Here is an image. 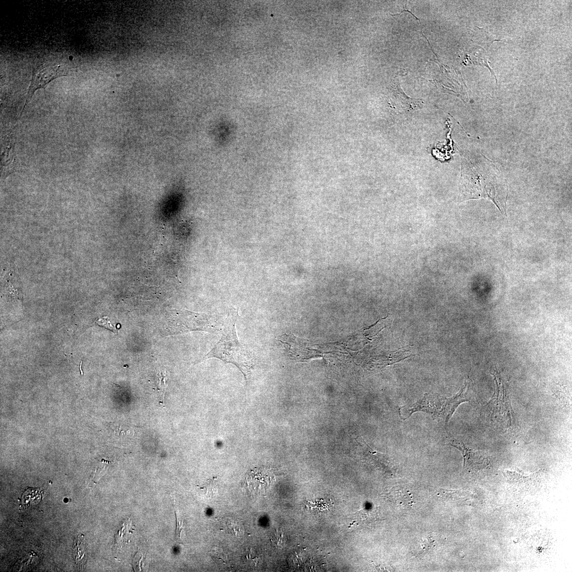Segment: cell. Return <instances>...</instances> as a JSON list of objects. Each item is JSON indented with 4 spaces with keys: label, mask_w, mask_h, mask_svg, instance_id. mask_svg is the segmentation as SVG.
<instances>
[{
    "label": "cell",
    "mask_w": 572,
    "mask_h": 572,
    "mask_svg": "<svg viewBox=\"0 0 572 572\" xmlns=\"http://www.w3.org/2000/svg\"><path fill=\"white\" fill-rule=\"evenodd\" d=\"M460 194L462 201L490 200L507 215L509 188L498 163L479 153L461 152Z\"/></svg>",
    "instance_id": "1"
},
{
    "label": "cell",
    "mask_w": 572,
    "mask_h": 572,
    "mask_svg": "<svg viewBox=\"0 0 572 572\" xmlns=\"http://www.w3.org/2000/svg\"><path fill=\"white\" fill-rule=\"evenodd\" d=\"M238 317V311L235 310L226 319L221 339L199 362L215 358L225 364H232L240 370L247 381L255 365L256 358L246 346L239 342L235 329Z\"/></svg>",
    "instance_id": "2"
},
{
    "label": "cell",
    "mask_w": 572,
    "mask_h": 572,
    "mask_svg": "<svg viewBox=\"0 0 572 572\" xmlns=\"http://www.w3.org/2000/svg\"><path fill=\"white\" fill-rule=\"evenodd\" d=\"M473 399V393L469 383L466 382L457 394L449 398L439 394H425L422 399L416 402L400 407V416L402 420H406L416 412H423L441 420L447 425L461 404Z\"/></svg>",
    "instance_id": "3"
},
{
    "label": "cell",
    "mask_w": 572,
    "mask_h": 572,
    "mask_svg": "<svg viewBox=\"0 0 572 572\" xmlns=\"http://www.w3.org/2000/svg\"><path fill=\"white\" fill-rule=\"evenodd\" d=\"M492 374L495 377L496 389L492 399L485 407L486 414L492 422L508 429L514 425L515 418L508 388L499 374Z\"/></svg>",
    "instance_id": "4"
},
{
    "label": "cell",
    "mask_w": 572,
    "mask_h": 572,
    "mask_svg": "<svg viewBox=\"0 0 572 572\" xmlns=\"http://www.w3.org/2000/svg\"><path fill=\"white\" fill-rule=\"evenodd\" d=\"M170 332L178 334L193 331L213 333L219 331L216 318L205 313L190 312L187 310H176L172 315Z\"/></svg>",
    "instance_id": "5"
},
{
    "label": "cell",
    "mask_w": 572,
    "mask_h": 572,
    "mask_svg": "<svg viewBox=\"0 0 572 572\" xmlns=\"http://www.w3.org/2000/svg\"><path fill=\"white\" fill-rule=\"evenodd\" d=\"M68 71L62 66H46L45 65H41L33 69L26 103H25L20 116L22 114L25 107L29 103L33 95L34 94L37 90L40 88L45 89L50 81L58 77L66 76V75H68Z\"/></svg>",
    "instance_id": "6"
},
{
    "label": "cell",
    "mask_w": 572,
    "mask_h": 572,
    "mask_svg": "<svg viewBox=\"0 0 572 572\" xmlns=\"http://www.w3.org/2000/svg\"><path fill=\"white\" fill-rule=\"evenodd\" d=\"M450 443L461 452L464 458V468L468 472H477L489 466V460L483 452L471 448L457 440H452Z\"/></svg>",
    "instance_id": "7"
},
{
    "label": "cell",
    "mask_w": 572,
    "mask_h": 572,
    "mask_svg": "<svg viewBox=\"0 0 572 572\" xmlns=\"http://www.w3.org/2000/svg\"><path fill=\"white\" fill-rule=\"evenodd\" d=\"M73 552L75 565L79 569H85L87 560L85 545L83 541V535L78 536L74 545Z\"/></svg>",
    "instance_id": "8"
},
{
    "label": "cell",
    "mask_w": 572,
    "mask_h": 572,
    "mask_svg": "<svg viewBox=\"0 0 572 572\" xmlns=\"http://www.w3.org/2000/svg\"><path fill=\"white\" fill-rule=\"evenodd\" d=\"M121 528L116 536V545L118 548H122L124 544L130 541L131 535L134 531L131 519L125 520Z\"/></svg>",
    "instance_id": "9"
},
{
    "label": "cell",
    "mask_w": 572,
    "mask_h": 572,
    "mask_svg": "<svg viewBox=\"0 0 572 572\" xmlns=\"http://www.w3.org/2000/svg\"><path fill=\"white\" fill-rule=\"evenodd\" d=\"M555 396L559 400L564 409L568 411H571V393L566 387L557 386L553 390Z\"/></svg>",
    "instance_id": "10"
},
{
    "label": "cell",
    "mask_w": 572,
    "mask_h": 572,
    "mask_svg": "<svg viewBox=\"0 0 572 572\" xmlns=\"http://www.w3.org/2000/svg\"><path fill=\"white\" fill-rule=\"evenodd\" d=\"M173 506L175 510L176 526V540L180 542L182 539V533L184 531V516L182 508L175 499L173 500Z\"/></svg>",
    "instance_id": "11"
},
{
    "label": "cell",
    "mask_w": 572,
    "mask_h": 572,
    "mask_svg": "<svg viewBox=\"0 0 572 572\" xmlns=\"http://www.w3.org/2000/svg\"><path fill=\"white\" fill-rule=\"evenodd\" d=\"M41 490L30 489L25 492L21 498V503L24 507H30L36 505L41 500Z\"/></svg>",
    "instance_id": "12"
},
{
    "label": "cell",
    "mask_w": 572,
    "mask_h": 572,
    "mask_svg": "<svg viewBox=\"0 0 572 572\" xmlns=\"http://www.w3.org/2000/svg\"><path fill=\"white\" fill-rule=\"evenodd\" d=\"M356 519L359 523L366 524L374 522L377 518V513L373 510H363L357 513Z\"/></svg>",
    "instance_id": "13"
},
{
    "label": "cell",
    "mask_w": 572,
    "mask_h": 572,
    "mask_svg": "<svg viewBox=\"0 0 572 572\" xmlns=\"http://www.w3.org/2000/svg\"><path fill=\"white\" fill-rule=\"evenodd\" d=\"M157 376V385L156 391L158 392L161 397V405L164 407V398L167 385L166 384V377L164 372L159 371Z\"/></svg>",
    "instance_id": "14"
},
{
    "label": "cell",
    "mask_w": 572,
    "mask_h": 572,
    "mask_svg": "<svg viewBox=\"0 0 572 572\" xmlns=\"http://www.w3.org/2000/svg\"><path fill=\"white\" fill-rule=\"evenodd\" d=\"M200 491L208 498L215 497L217 493V483L215 479L208 481L203 486L199 487Z\"/></svg>",
    "instance_id": "15"
},
{
    "label": "cell",
    "mask_w": 572,
    "mask_h": 572,
    "mask_svg": "<svg viewBox=\"0 0 572 572\" xmlns=\"http://www.w3.org/2000/svg\"><path fill=\"white\" fill-rule=\"evenodd\" d=\"M109 461L103 460L102 463L97 466L95 471V474L93 477H92V478L91 479L90 483L91 485H92V484H96L97 482L100 480L101 477L105 475L106 471L107 470L109 465Z\"/></svg>",
    "instance_id": "16"
},
{
    "label": "cell",
    "mask_w": 572,
    "mask_h": 572,
    "mask_svg": "<svg viewBox=\"0 0 572 572\" xmlns=\"http://www.w3.org/2000/svg\"><path fill=\"white\" fill-rule=\"evenodd\" d=\"M99 325L105 327L107 329L110 330L114 333L117 332L116 327H114L109 321L107 317H104L102 318L98 319L96 322Z\"/></svg>",
    "instance_id": "17"
},
{
    "label": "cell",
    "mask_w": 572,
    "mask_h": 572,
    "mask_svg": "<svg viewBox=\"0 0 572 572\" xmlns=\"http://www.w3.org/2000/svg\"><path fill=\"white\" fill-rule=\"evenodd\" d=\"M271 540L277 546H281L285 543V537L281 532H276L272 535Z\"/></svg>",
    "instance_id": "18"
},
{
    "label": "cell",
    "mask_w": 572,
    "mask_h": 572,
    "mask_svg": "<svg viewBox=\"0 0 572 572\" xmlns=\"http://www.w3.org/2000/svg\"><path fill=\"white\" fill-rule=\"evenodd\" d=\"M228 524H228V525L229 527L231 528L233 532H234L235 535H238L239 534H241L242 532V525L235 521H229Z\"/></svg>",
    "instance_id": "19"
}]
</instances>
